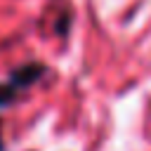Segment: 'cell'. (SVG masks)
I'll return each instance as SVG.
<instances>
[{
	"label": "cell",
	"instance_id": "obj_1",
	"mask_svg": "<svg viewBox=\"0 0 151 151\" xmlns=\"http://www.w3.org/2000/svg\"><path fill=\"white\" fill-rule=\"evenodd\" d=\"M47 73V66L42 61H26L19 68H14L9 73L7 80L0 83V109L12 106L31 85H35L42 76Z\"/></svg>",
	"mask_w": 151,
	"mask_h": 151
},
{
	"label": "cell",
	"instance_id": "obj_2",
	"mask_svg": "<svg viewBox=\"0 0 151 151\" xmlns=\"http://www.w3.org/2000/svg\"><path fill=\"white\" fill-rule=\"evenodd\" d=\"M0 151H5V142H2V120H0Z\"/></svg>",
	"mask_w": 151,
	"mask_h": 151
}]
</instances>
